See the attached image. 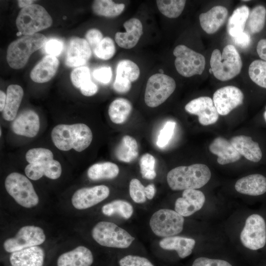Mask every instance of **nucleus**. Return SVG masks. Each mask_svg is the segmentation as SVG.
Instances as JSON below:
<instances>
[{
    "instance_id": "1",
    "label": "nucleus",
    "mask_w": 266,
    "mask_h": 266,
    "mask_svg": "<svg viewBox=\"0 0 266 266\" xmlns=\"http://www.w3.org/2000/svg\"><path fill=\"white\" fill-rule=\"evenodd\" d=\"M51 136L56 147L64 151L73 149L82 152L89 146L93 139L91 130L83 123L58 125L52 129Z\"/></svg>"
},
{
    "instance_id": "2",
    "label": "nucleus",
    "mask_w": 266,
    "mask_h": 266,
    "mask_svg": "<svg viewBox=\"0 0 266 266\" xmlns=\"http://www.w3.org/2000/svg\"><path fill=\"white\" fill-rule=\"evenodd\" d=\"M211 176L210 170L206 165L195 164L172 168L167 173L166 180L171 190L179 191L201 188Z\"/></svg>"
},
{
    "instance_id": "3",
    "label": "nucleus",
    "mask_w": 266,
    "mask_h": 266,
    "mask_svg": "<svg viewBox=\"0 0 266 266\" xmlns=\"http://www.w3.org/2000/svg\"><path fill=\"white\" fill-rule=\"evenodd\" d=\"M210 64L212 73L217 79L225 81L232 79L241 71L242 62L235 47L226 45L221 53L214 49L211 56Z\"/></svg>"
},
{
    "instance_id": "4",
    "label": "nucleus",
    "mask_w": 266,
    "mask_h": 266,
    "mask_svg": "<svg viewBox=\"0 0 266 266\" xmlns=\"http://www.w3.org/2000/svg\"><path fill=\"white\" fill-rule=\"evenodd\" d=\"M47 38L41 33L24 35L12 42L6 52V60L13 69L23 68L32 53L44 46Z\"/></svg>"
},
{
    "instance_id": "5",
    "label": "nucleus",
    "mask_w": 266,
    "mask_h": 266,
    "mask_svg": "<svg viewBox=\"0 0 266 266\" xmlns=\"http://www.w3.org/2000/svg\"><path fill=\"white\" fill-rule=\"evenodd\" d=\"M52 22L51 16L42 6L33 3L22 8L16 20L19 32L24 35L38 33L50 27Z\"/></svg>"
},
{
    "instance_id": "6",
    "label": "nucleus",
    "mask_w": 266,
    "mask_h": 266,
    "mask_svg": "<svg viewBox=\"0 0 266 266\" xmlns=\"http://www.w3.org/2000/svg\"><path fill=\"white\" fill-rule=\"evenodd\" d=\"M92 236L100 245L112 248H128L134 240L126 230L107 221L98 223L92 230Z\"/></svg>"
},
{
    "instance_id": "7",
    "label": "nucleus",
    "mask_w": 266,
    "mask_h": 266,
    "mask_svg": "<svg viewBox=\"0 0 266 266\" xmlns=\"http://www.w3.org/2000/svg\"><path fill=\"white\" fill-rule=\"evenodd\" d=\"M5 189L20 205L32 208L38 204L39 198L30 180L18 172H12L5 178Z\"/></svg>"
},
{
    "instance_id": "8",
    "label": "nucleus",
    "mask_w": 266,
    "mask_h": 266,
    "mask_svg": "<svg viewBox=\"0 0 266 266\" xmlns=\"http://www.w3.org/2000/svg\"><path fill=\"white\" fill-rule=\"evenodd\" d=\"M176 83L171 77L158 73L147 80L144 94V101L150 107H156L164 102L173 93Z\"/></svg>"
},
{
    "instance_id": "9",
    "label": "nucleus",
    "mask_w": 266,
    "mask_h": 266,
    "mask_svg": "<svg viewBox=\"0 0 266 266\" xmlns=\"http://www.w3.org/2000/svg\"><path fill=\"white\" fill-rule=\"evenodd\" d=\"M183 216L169 209H161L151 216L149 225L154 234L160 237H169L180 233L183 229Z\"/></svg>"
},
{
    "instance_id": "10",
    "label": "nucleus",
    "mask_w": 266,
    "mask_h": 266,
    "mask_svg": "<svg viewBox=\"0 0 266 266\" xmlns=\"http://www.w3.org/2000/svg\"><path fill=\"white\" fill-rule=\"evenodd\" d=\"M173 54L175 57L176 69L182 76L190 77L202 73L205 68V59L202 54L182 44L175 47Z\"/></svg>"
},
{
    "instance_id": "11",
    "label": "nucleus",
    "mask_w": 266,
    "mask_h": 266,
    "mask_svg": "<svg viewBox=\"0 0 266 266\" xmlns=\"http://www.w3.org/2000/svg\"><path fill=\"white\" fill-rule=\"evenodd\" d=\"M240 241L244 246L257 250L266 244V222L263 216L253 214L248 216L240 234Z\"/></svg>"
},
{
    "instance_id": "12",
    "label": "nucleus",
    "mask_w": 266,
    "mask_h": 266,
    "mask_svg": "<svg viewBox=\"0 0 266 266\" xmlns=\"http://www.w3.org/2000/svg\"><path fill=\"white\" fill-rule=\"evenodd\" d=\"M45 239L44 231L41 228L25 226L20 228L15 236L6 239L3 246L5 251L11 253L40 245Z\"/></svg>"
},
{
    "instance_id": "13",
    "label": "nucleus",
    "mask_w": 266,
    "mask_h": 266,
    "mask_svg": "<svg viewBox=\"0 0 266 266\" xmlns=\"http://www.w3.org/2000/svg\"><path fill=\"white\" fill-rule=\"evenodd\" d=\"M244 95L237 87L227 86L218 89L213 96V101L219 114L226 115L243 103Z\"/></svg>"
},
{
    "instance_id": "14",
    "label": "nucleus",
    "mask_w": 266,
    "mask_h": 266,
    "mask_svg": "<svg viewBox=\"0 0 266 266\" xmlns=\"http://www.w3.org/2000/svg\"><path fill=\"white\" fill-rule=\"evenodd\" d=\"M109 193V188L103 185L82 188L74 193L71 198V202L76 209H85L106 199Z\"/></svg>"
},
{
    "instance_id": "15",
    "label": "nucleus",
    "mask_w": 266,
    "mask_h": 266,
    "mask_svg": "<svg viewBox=\"0 0 266 266\" xmlns=\"http://www.w3.org/2000/svg\"><path fill=\"white\" fill-rule=\"evenodd\" d=\"M185 110L189 114L197 115L199 123L202 126L215 124L219 118L213 100L208 97L192 100L185 105Z\"/></svg>"
},
{
    "instance_id": "16",
    "label": "nucleus",
    "mask_w": 266,
    "mask_h": 266,
    "mask_svg": "<svg viewBox=\"0 0 266 266\" xmlns=\"http://www.w3.org/2000/svg\"><path fill=\"white\" fill-rule=\"evenodd\" d=\"M205 201L204 194L197 189H186L182 197L178 198L175 202V211L184 217L192 215L200 210Z\"/></svg>"
},
{
    "instance_id": "17",
    "label": "nucleus",
    "mask_w": 266,
    "mask_h": 266,
    "mask_svg": "<svg viewBox=\"0 0 266 266\" xmlns=\"http://www.w3.org/2000/svg\"><path fill=\"white\" fill-rule=\"evenodd\" d=\"M91 54V48L85 39L73 37L68 43L65 63L69 67L81 66L87 62Z\"/></svg>"
},
{
    "instance_id": "18",
    "label": "nucleus",
    "mask_w": 266,
    "mask_h": 266,
    "mask_svg": "<svg viewBox=\"0 0 266 266\" xmlns=\"http://www.w3.org/2000/svg\"><path fill=\"white\" fill-rule=\"evenodd\" d=\"M40 128L38 115L34 111L27 109L21 112L15 118L12 125L13 132L16 134L33 137Z\"/></svg>"
},
{
    "instance_id": "19",
    "label": "nucleus",
    "mask_w": 266,
    "mask_h": 266,
    "mask_svg": "<svg viewBox=\"0 0 266 266\" xmlns=\"http://www.w3.org/2000/svg\"><path fill=\"white\" fill-rule=\"evenodd\" d=\"M125 32H117L115 35V40L121 48L130 49L138 43L143 34V26L137 18H132L123 24Z\"/></svg>"
},
{
    "instance_id": "20",
    "label": "nucleus",
    "mask_w": 266,
    "mask_h": 266,
    "mask_svg": "<svg viewBox=\"0 0 266 266\" xmlns=\"http://www.w3.org/2000/svg\"><path fill=\"white\" fill-rule=\"evenodd\" d=\"M44 258L43 249L35 246L11 253L9 262L11 266H43Z\"/></svg>"
},
{
    "instance_id": "21",
    "label": "nucleus",
    "mask_w": 266,
    "mask_h": 266,
    "mask_svg": "<svg viewBox=\"0 0 266 266\" xmlns=\"http://www.w3.org/2000/svg\"><path fill=\"white\" fill-rule=\"evenodd\" d=\"M209 150L218 156L217 161L222 165L236 162L241 157L230 141L221 136L213 139L209 146Z\"/></svg>"
},
{
    "instance_id": "22",
    "label": "nucleus",
    "mask_w": 266,
    "mask_h": 266,
    "mask_svg": "<svg viewBox=\"0 0 266 266\" xmlns=\"http://www.w3.org/2000/svg\"><path fill=\"white\" fill-rule=\"evenodd\" d=\"M228 9L221 5L215 6L199 16L200 23L202 30L208 34L216 33L226 21Z\"/></svg>"
},
{
    "instance_id": "23",
    "label": "nucleus",
    "mask_w": 266,
    "mask_h": 266,
    "mask_svg": "<svg viewBox=\"0 0 266 266\" xmlns=\"http://www.w3.org/2000/svg\"><path fill=\"white\" fill-rule=\"evenodd\" d=\"M62 170L61 164L54 159L46 163L29 164L25 168L26 176L33 180H38L43 175L57 179L60 177Z\"/></svg>"
},
{
    "instance_id": "24",
    "label": "nucleus",
    "mask_w": 266,
    "mask_h": 266,
    "mask_svg": "<svg viewBox=\"0 0 266 266\" xmlns=\"http://www.w3.org/2000/svg\"><path fill=\"white\" fill-rule=\"evenodd\" d=\"M235 190L242 194L258 196L266 193V177L262 174H250L238 179L234 185Z\"/></svg>"
},
{
    "instance_id": "25",
    "label": "nucleus",
    "mask_w": 266,
    "mask_h": 266,
    "mask_svg": "<svg viewBox=\"0 0 266 266\" xmlns=\"http://www.w3.org/2000/svg\"><path fill=\"white\" fill-rule=\"evenodd\" d=\"M94 257L91 250L83 246L64 253L58 258L57 266H91Z\"/></svg>"
},
{
    "instance_id": "26",
    "label": "nucleus",
    "mask_w": 266,
    "mask_h": 266,
    "mask_svg": "<svg viewBox=\"0 0 266 266\" xmlns=\"http://www.w3.org/2000/svg\"><path fill=\"white\" fill-rule=\"evenodd\" d=\"M230 141L241 156L247 160L256 163L262 159L263 154L259 144L253 141L250 136L244 135L234 136Z\"/></svg>"
},
{
    "instance_id": "27",
    "label": "nucleus",
    "mask_w": 266,
    "mask_h": 266,
    "mask_svg": "<svg viewBox=\"0 0 266 266\" xmlns=\"http://www.w3.org/2000/svg\"><path fill=\"white\" fill-rule=\"evenodd\" d=\"M59 66V61L56 57L45 56L32 70L30 77L33 81L36 83L47 82L55 75Z\"/></svg>"
},
{
    "instance_id": "28",
    "label": "nucleus",
    "mask_w": 266,
    "mask_h": 266,
    "mask_svg": "<svg viewBox=\"0 0 266 266\" xmlns=\"http://www.w3.org/2000/svg\"><path fill=\"white\" fill-rule=\"evenodd\" d=\"M195 244L196 241L194 239L179 236L165 237L159 242L162 249L175 250L182 259L191 254Z\"/></svg>"
},
{
    "instance_id": "29",
    "label": "nucleus",
    "mask_w": 266,
    "mask_h": 266,
    "mask_svg": "<svg viewBox=\"0 0 266 266\" xmlns=\"http://www.w3.org/2000/svg\"><path fill=\"white\" fill-rule=\"evenodd\" d=\"M24 95L22 88L17 84L8 86L6 91V103L2 111L3 118L6 121L14 120Z\"/></svg>"
},
{
    "instance_id": "30",
    "label": "nucleus",
    "mask_w": 266,
    "mask_h": 266,
    "mask_svg": "<svg viewBox=\"0 0 266 266\" xmlns=\"http://www.w3.org/2000/svg\"><path fill=\"white\" fill-rule=\"evenodd\" d=\"M138 147L136 140L131 136H124L115 150L117 159L121 162L130 163L138 156Z\"/></svg>"
},
{
    "instance_id": "31",
    "label": "nucleus",
    "mask_w": 266,
    "mask_h": 266,
    "mask_svg": "<svg viewBox=\"0 0 266 266\" xmlns=\"http://www.w3.org/2000/svg\"><path fill=\"white\" fill-rule=\"evenodd\" d=\"M130 101L124 98H117L112 101L108 108V115L111 121L116 124L124 123L132 111Z\"/></svg>"
},
{
    "instance_id": "32",
    "label": "nucleus",
    "mask_w": 266,
    "mask_h": 266,
    "mask_svg": "<svg viewBox=\"0 0 266 266\" xmlns=\"http://www.w3.org/2000/svg\"><path fill=\"white\" fill-rule=\"evenodd\" d=\"M250 13L249 8L242 5L235 9L229 19L228 32L235 37L244 32L246 23Z\"/></svg>"
},
{
    "instance_id": "33",
    "label": "nucleus",
    "mask_w": 266,
    "mask_h": 266,
    "mask_svg": "<svg viewBox=\"0 0 266 266\" xmlns=\"http://www.w3.org/2000/svg\"><path fill=\"white\" fill-rule=\"evenodd\" d=\"M119 172L118 166L112 162H105L95 164L88 169L87 175L92 180L113 179Z\"/></svg>"
},
{
    "instance_id": "34",
    "label": "nucleus",
    "mask_w": 266,
    "mask_h": 266,
    "mask_svg": "<svg viewBox=\"0 0 266 266\" xmlns=\"http://www.w3.org/2000/svg\"><path fill=\"white\" fill-rule=\"evenodd\" d=\"M125 5L123 3H116L110 0H96L93 2V12L99 16L115 17L124 11Z\"/></svg>"
},
{
    "instance_id": "35",
    "label": "nucleus",
    "mask_w": 266,
    "mask_h": 266,
    "mask_svg": "<svg viewBox=\"0 0 266 266\" xmlns=\"http://www.w3.org/2000/svg\"><path fill=\"white\" fill-rule=\"evenodd\" d=\"M266 9L263 5L254 7L250 12L245 27V32L249 34L260 32L264 27Z\"/></svg>"
},
{
    "instance_id": "36",
    "label": "nucleus",
    "mask_w": 266,
    "mask_h": 266,
    "mask_svg": "<svg viewBox=\"0 0 266 266\" xmlns=\"http://www.w3.org/2000/svg\"><path fill=\"white\" fill-rule=\"evenodd\" d=\"M101 211L108 216L118 214L124 219H128L132 216L133 209L129 202L117 200L104 205L101 208Z\"/></svg>"
},
{
    "instance_id": "37",
    "label": "nucleus",
    "mask_w": 266,
    "mask_h": 266,
    "mask_svg": "<svg viewBox=\"0 0 266 266\" xmlns=\"http://www.w3.org/2000/svg\"><path fill=\"white\" fill-rule=\"evenodd\" d=\"M186 2L184 0H157L156 4L159 10L166 17L176 18L183 12Z\"/></svg>"
},
{
    "instance_id": "38",
    "label": "nucleus",
    "mask_w": 266,
    "mask_h": 266,
    "mask_svg": "<svg viewBox=\"0 0 266 266\" xmlns=\"http://www.w3.org/2000/svg\"><path fill=\"white\" fill-rule=\"evenodd\" d=\"M140 75L138 66L130 60L120 61L116 67V77L128 80L131 82L136 81Z\"/></svg>"
},
{
    "instance_id": "39",
    "label": "nucleus",
    "mask_w": 266,
    "mask_h": 266,
    "mask_svg": "<svg viewBox=\"0 0 266 266\" xmlns=\"http://www.w3.org/2000/svg\"><path fill=\"white\" fill-rule=\"evenodd\" d=\"M248 74L253 82L266 89V61L256 60L249 66Z\"/></svg>"
},
{
    "instance_id": "40",
    "label": "nucleus",
    "mask_w": 266,
    "mask_h": 266,
    "mask_svg": "<svg viewBox=\"0 0 266 266\" xmlns=\"http://www.w3.org/2000/svg\"><path fill=\"white\" fill-rule=\"evenodd\" d=\"M52 152L45 148H34L29 150L26 154V159L29 164L43 163L53 160Z\"/></svg>"
},
{
    "instance_id": "41",
    "label": "nucleus",
    "mask_w": 266,
    "mask_h": 266,
    "mask_svg": "<svg viewBox=\"0 0 266 266\" xmlns=\"http://www.w3.org/2000/svg\"><path fill=\"white\" fill-rule=\"evenodd\" d=\"M156 160L149 153L143 154L139 160V166L142 177L146 179L152 180L156 176L155 169Z\"/></svg>"
},
{
    "instance_id": "42",
    "label": "nucleus",
    "mask_w": 266,
    "mask_h": 266,
    "mask_svg": "<svg viewBox=\"0 0 266 266\" xmlns=\"http://www.w3.org/2000/svg\"><path fill=\"white\" fill-rule=\"evenodd\" d=\"M93 51L99 58L107 60L114 56L116 48L112 39L109 37H105Z\"/></svg>"
},
{
    "instance_id": "43",
    "label": "nucleus",
    "mask_w": 266,
    "mask_h": 266,
    "mask_svg": "<svg viewBox=\"0 0 266 266\" xmlns=\"http://www.w3.org/2000/svg\"><path fill=\"white\" fill-rule=\"evenodd\" d=\"M145 187L137 179H132L129 185L130 195L136 203H142L146 201Z\"/></svg>"
},
{
    "instance_id": "44",
    "label": "nucleus",
    "mask_w": 266,
    "mask_h": 266,
    "mask_svg": "<svg viewBox=\"0 0 266 266\" xmlns=\"http://www.w3.org/2000/svg\"><path fill=\"white\" fill-rule=\"evenodd\" d=\"M70 79L72 84L80 89L83 84L91 80L89 68L85 66L74 68L71 72Z\"/></svg>"
},
{
    "instance_id": "45",
    "label": "nucleus",
    "mask_w": 266,
    "mask_h": 266,
    "mask_svg": "<svg viewBox=\"0 0 266 266\" xmlns=\"http://www.w3.org/2000/svg\"><path fill=\"white\" fill-rule=\"evenodd\" d=\"M176 123L172 121H167L161 130L156 142L160 148H164L167 145L174 133Z\"/></svg>"
},
{
    "instance_id": "46",
    "label": "nucleus",
    "mask_w": 266,
    "mask_h": 266,
    "mask_svg": "<svg viewBox=\"0 0 266 266\" xmlns=\"http://www.w3.org/2000/svg\"><path fill=\"white\" fill-rule=\"evenodd\" d=\"M120 266H154L147 259L134 255H127L119 262Z\"/></svg>"
},
{
    "instance_id": "47",
    "label": "nucleus",
    "mask_w": 266,
    "mask_h": 266,
    "mask_svg": "<svg viewBox=\"0 0 266 266\" xmlns=\"http://www.w3.org/2000/svg\"><path fill=\"white\" fill-rule=\"evenodd\" d=\"M103 38L101 32L97 29H90L85 34V39L93 50L99 45Z\"/></svg>"
},
{
    "instance_id": "48",
    "label": "nucleus",
    "mask_w": 266,
    "mask_h": 266,
    "mask_svg": "<svg viewBox=\"0 0 266 266\" xmlns=\"http://www.w3.org/2000/svg\"><path fill=\"white\" fill-rule=\"evenodd\" d=\"M94 78L103 84L108 83L112 78V71L109 66H102L95 69L93 73Z\"/></svg>"
},
{
    "instance_id": "49",
    "label": "nucleus",
    "mask_w": 266,
    "mask_h": 266,
    "mask_svg": "<svg viewBox=\"0 0 266 266\" xmlns=\"http://www.w3.org/2000/svg\"><path fill=\"white\" fill-rule=\"evenodd\" d=\"M192 266H232L226 261L219 259H212L205 257L196 259Z\"/></svg>"
},
{
    "instance_id": "50",
    "label": "nucleus",
    "mask_w": 266,
    "mask_h": 266,
    "mask_svg": "<svg viewBox=\"0 0 266 266\" xmlns=\"http://www.w3.org/2000/svg\"><path fill=\"white\" fill-rule=\"evenodd\" d=\"M45 51L48 55L57 56L63 50V42L57 39H51L47 41L44 45Z\"/></svg>"
},
{
    "instance_id": "51",
    "label": "nucleus",
    "mask_w": 266,
    "mask_h": 266,
    "mask_svg": "<svg viewBox=\"0 0 266 266\" xmlns=\"http://www.w3.org/2000/svg\"><path fill=\"white\" fill-rule=\"evenodd\" d=\"M132 87V82L122 78L116 77L113 84L114 89L118 93L124 94L128 92Z\"/></svg>"
},
{
    "instance_id": "52",
    "label": "nucleus",
    "mask_w": 266,
    "mask_h": 266,
    "mask_svg": "<svg viewBox=\"0 0 266 266\" xmlns=\"http://www.w3.org/2000/svg\"><path fill=\"white\" fill-rule=\"evenodd\" d=\"M80 90L83 95L90 97L94 95L97 93L98 87L91 79L83 84Z\"/></svg>"
},
{
    "instance_id": "53",
    "label": "nucleus",
    "mask_w": 266,
    "mask_h": 266,
    "mask_svg": "<svg viewBox=\"0 0 266 266\" xmlns=\"http://www.w3.org/2000/svg\"><path fill=\"white\" fill-rule=\"evenodd\" d=\"M234 43L242 48H245L248 47L251 42L250 35L244 32L239 35L233 37Z\"/></svg>"
},
{
    "instance_id": "54",
    "label": "nucleus",
    "mask_w": 266,
    "mask_h": 266,
    "mask_svg": "<svg viewBox=\"0 0 266 266\" xmlns=\"http://www.w3.org/2000/svg\"><path fill=\"white\" fill-rule=\"evenodd\" d=\"M257 52L262 60L266 61V39H262L258 42Z\"/></svg>"
},
{
    "instance_id": "55",
    "label": "nucleus",
    "mask_w": 266,
    "mask_h": 266,
    "mask_svg": "<svg viewBox=\"0 0 266 266\" xmlns=\"http://www.w3.org/2000/svg\"><path fill=\"white\" fill-rule=\"evenodd\" d=\"M146 197L149 200H152L155 194L156 188L153 184H150L145 187V189Z\"/></svg>"
},
{
    "instance_id": "56",
    "label": "nucleus",
    "mask_w": 266,
    "mask_h": 266,
    "mask_svg": "<svg viewBox=\"0 0 266 266\" xmlns=\"http://www.w3.org/2000/svg\"><path fill=\"white\" fill-rule=\"evenodd\" d=\"M6 94L0 90V111H2L4 108L6 103Z\"/></svg>"
},
{
    "instance_id": "57",
    "label": "nucleus",
    "mask_w": 266,
    "mask_h": 266,
    "mask_svg": "<svg viewBox=\"0 0 266 266\" xmlns=\"http://www.w3.org/2000/svg\"><path fill=\"white\" fill-rule=\"evenodd\" d=\"M34 1V0H19L18 5L19 7L23 8L33 4Z\"/></svg>"
},
{
    "instance_id": "58",
    "label": "nucleus",
    "mask_w": 266,
    "mask_h": 266,
    "mask_svg": "<svg viewBox=\"0 0 266 266\" xmlns=\"http://www.w3.org/2000/svg\"><path fill=\"white\" fill-rule=\"evenodd\" d=\"M264 118L266 122V110L265 111L264 113Z\"/></svg>"
},
{
    "instance_id": "59",
    "label": "nucleus",
    "mask_w": 266,
    "mask_h": 266,
    "mask_svg": "<svg viewBox=\"0 0 266 266\" xmlns=\"http://www.w3.org/2000/svg\"><path fill=\"white\" fill-rule=\"evenodd\" d=\"M0 136H1V129H0Z\"/></svg>"
}]
</instances>
